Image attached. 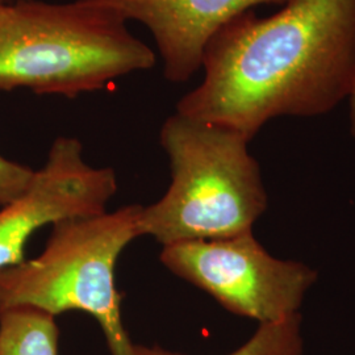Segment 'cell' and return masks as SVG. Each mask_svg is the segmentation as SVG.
<instances>
[{
  "label": "cell",
  "mask_w": 355,
  "mask_h": 355,
  "mask_svg": "<svg viewBox=\"0 0 355 355\" xmlns=\"http://www.w3.org/2000/svg\"><path fill=\"white\" fill-rule=\"evenodd\" d=\"M202 83L177 114L252 141L277 117H318L355 85V0H291L233 17L208 41Z\"/></svg>",
  "instance_id": "1"
},
{
  "label": "cell",
  "mask_w": 355,
  "mask_h": 355,
  "mask_svg": "<svg viewBox=\"0 0 355 355\" xmlns=\"http://www.w3.org/2000/svg\"><path fill=\"white\" fill-rule=\"evenodd\" d=\"M154 64V51L107 8L80 0L0 6V91L76 98Z\"/></svg>",
  "instance_id": "2"
},
{
  "label": "cell",
  "mask_w": 355,
  "mask_h": 355,
  "mask_svg": "<svg viewBox=\"0 0 355 355\" xmlns=\"http://www.w3.org/2000/svg\"><path fill=\"white\" fill-rule=\"evenodd\" d=\"M171 183L157 203L144 207L141 236L164 246L217 240L252 232L268 205L261 166L250 141L237 132L170 116L161 129Z\"/></svg>",
  "instance_id": "3"
},
{
  "label": "cell",
  "mask_w": 355,
  "mask_h": 355,
  "mask_svg": "<svg viewBox=\"0 0 355 355\" xmlns=\"http://www.w3.org/2000/svg\"><path fill=\"white\" fill-rule=\"evenodd\" d=\"M142 205L58 221L35 259L0 270V309L31 306L53 316L80 311L101 325L112 355H132L114 283L119 255L140 237Z\"/></svg>",
  "instance_id": "4"
},
{
  "label": "cell",
  "mask_w": 355,
  "mask_h": 355,
  "mask_svg": "<svg viewBox=\"0 0 355 355\" xmlns=\"http://www.w3.org/2000/svg\"><path fill=\"white\" fill-rule=\"evenodd\" d=\"M161 261L229 312L255 320L258 325L299 315L318 279L313 267L268 253L253 230L227 239L167 245Z\"/></svg>",
  "instance_id": "5"
},
{
  "label": "cell",
  "mask_w": 355,
  "mask_h": 355,
  "mask_svg": "<svg viewBox=\"0 0 355 355\" xmlns=\"http://www.w3.org/2000/svg\"><path fill=\"white\" fill-rule=\"evenodd\" d=\"M117 192L110 167H92L74 137H57L26 193L0 211V270L24 261L26 242L44 225L99 215Z\"/></svg>",
  "instance_id": "6"
},
{
  "label": "cell",
  "mask_w": 355,
  "mask_h": 355,
  "mask_svg": "<svg viewBox=\"0 0 355 355\" xmlns=\"http://www.w3.org/2000/svg\"><path fill=\"white\" fill-rule=\"evenodd\" d=\"M146 26L173 83L187 82L202 69L208 41L233 17L257 6H284L291 0H80Z\"/></svg>",
  "instance_id": "7"
},
{
  "label": "cell",
  "mask_w": 355,
  "mask_h": 355,
  "mask_svg": "<svg viewBox=\"0 0 355 355\" xmlns=\"http://www.w3.org/2000/svg\"><path fill=\"white\" fill-rule=\"evenodd\" d=\"M55 316L31 306L0 309V355H58Z\"/></svg>",
  "instance_id": "8"
},
{
  "label": "cell",
  "mask_w": 355,
  "mask_h": 355,
  "mask_svg": "<svg viewBox=\"0 0 355 355\" xmlns=\"http://www.w3.org/2000/svg\"><path fill=\"white\" fill-rule=\"evenodd\" d=\"M304 336L302 313L279 322L259 324L253 336L228 355H303ZM132 355H182L158 346L133 345Z\"/></svg>",
  "instance_id": "9"
},
{
  "label": "cell",
  "mask_w": 355,
  "mask_h": 355,
  "mask_svg": "<svg viewBox=\"0 0 355 355\" xmlns=\"http://www.w3.org/2000/svg\"><path fill=\"white\" fill-rule=\"evenodd\" d=\"M35 170L0 155V207L21 198L29 189Z\"/></svg>",
  "instance_id": "10"
},
{
  "label": "cell",
  "mask_w": 355,
  "mask_h": 355,
  "mask_svg": "<svg viewBox=\"0 0 355 355\" xmlns=\"http://www.w3.org/2000/svg\"><path fill=\"white\" fill-rule=\"evenodd\" d=\"M349 120H350V132L355 137V85L349 98Z\"/></svg>",
  "instance_id": "11"
},
{
  "label": "cell",
  "mask_w": 355,
  "mask_h": 355,
  "mask_svg": "<svg viewBox=\"0 0 355 355\" xmlns=\"http://www.w3.org/2000/svg\"><path fill=\"white\" fill-rule=\"evenodd\" d=\"M6 3H8V0H0V6H3V4H6Z\"/></svg>",
  "instance_id": "12"
},
{
  "label": "cell",
  "mask_w": 355,
  "mask_h": 355,
  "mask_svg": "<svg viewBox=\"0 0 355 355\" xmlns=\"http://www.w3.org/2000/svg\"><path fill=\"white\" fill-rule=\"evenodd\" d=\"M11 1H16V0H8V3H11Z\"/></svg>",
  "instance_id": "13"
}]
</instances>
